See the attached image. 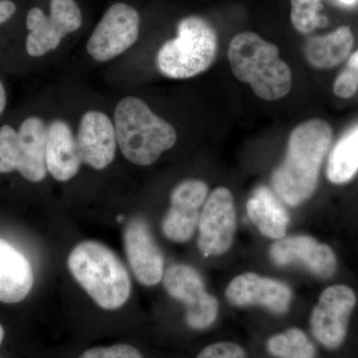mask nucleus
<instances>
[{
    "mask_svg": "<svg viewBox=\"0 0 358 358\" xmlns=\"http://www.w3.org/2000/svg\"><path fill=\"white\" fill-rule=\"evenodd\" d=\"M247 213L250 220L266 237L282 239L288 228L289 215L266 186H259L247 202Z\"/></svg>",
    "mask_w": 358,
    "mask_h": 358,
    "instance_id": "obj_20",
    "label": "nucleus"
},
{
    "mask_svg": "<svg viewBox=\"0 0 358 358\" xmlns=\"http://www.w3.org/2000/svg\"><path fill=\"white\" fill-rule=\"evenodd\" d=\"M114 119L120 150L129 162L136 166L155 164L178 140L173 124L155 115L136 96H129L120 101Z\"/></svg>",
    "mask_w": 358,
    "mask_h": 358,
    "instance_id": "obj_3",
    "label": "nucleus"
},
{
    "mask_svg": "<svg viewBox=\"0 0 358 358\" xmlns=\"http://www.w3.org/2000/svg\"><path fill=\"white\" fill-rule=\"evenodd\" d=\"M82 162L96 171L112 164L117 152L114 122L99 110H90L82 117L76 136Z\"/></svg>",
    "mask_w": 358,
    "mask_h": 358,
    "instance_id": "obj_16",
    "label": "nucleus"
},
{
    "mask_svg": "<svg viewBox=\"0 0 358 358\" xmlns=\"http://www.w3.org/2000/svg\"><path fill=\"white\" fill-rule=\"evenodd\" d=\"M81 164L76 138L69 124L62 120L51 122L47 127V171L56 180L65 182L77 176Z\"/></svg>",
    "mask_w": 358,
    "mask_h": 358,
    "instance_id": "obj_17",
    "label": "nucleus"
},
{
    "mask_svg": "<svg viewBox=\"0 0 358 358\" xmlns=\"http://www.w3.org/2000/svg\"><path fill=\"white\" fill-rule=\"evenodd\" d=\"M138 11L126 3H115L103 14L87 43V51L96 62H107L131 48L140 33Z\"/></svg>",
    "mask_w": 358,
    "mask_h": 358,
    "instance_id": "obj_10",
    "label": "nucleus"
},
{
    "mask_svg": "<svg viewBox=\"0 0 358 358\" xmlns=\"http://www.w3.org/2000/svg\"><path fill=\"white\" fill-rule=\"evenodd\" d=\"M341 3L345 4V6H352L357 4L358 0H338Z\"/></svg>",
    "mask_w": 358,
    "mask_h": 358,
    "instance_id": "obj_30",
    "label": "nucleus"
},
{
    "mask_svg": "<svg viewBox=\"0 0 358 358\" xmlns=\"http://www.w3.org/2000/svg\"><path fill=\"white\" fill-rule=\"evenodd\" d=\"M353 45L355 36L350 27L339 26L333 32L308 38L303 45V55L313 67L331 69L350 55Z\"/></svg>",
    "mask_w": 358,
    "mask_h": 358,
    "instance_id": "obj_19",
    "label": "nucleus"
},
{
    "mask_svg": "<svg viewBox=\"0 0 358 358\" xmlns=\"http://www.w3.org/2000/svg\"><path fill=\"white\" fill-rule=\"evenodd\" d=\"M346 68H348V69L352 70V72L358 75V50L350 56Z\"/></svg>",
    "mask_w": 358,
    "mask_h": 358,
    "instance_id": "obj_28",
    "label": "nucleus"
},
{
    "mask_svg": "<svg viewBox=\"0 0 358 358\" xmlns=\"http://www.w3.org/2000/svg\"><path fill=\"white\" fill-rule=\"evenodd\" d=\"M227 55L234 76L249 84L259 98L278 101L291 92L293 75L289 65L280 57L279 48L257 33L235 35Z\"/></svg>",
    "mask_w": 358,
    "mask_h": 358,
    "instance_id": "obj_2",
    "label": "nucleus"
},
{
    "mask_svg": "<svg viewBox=\"0 0 358 358\" xmlns=\"http://www.w3.org/2000/svg\"><path fill=\"white\" fill-rule=\"evenodd\" d=\"M226 298L236 307L261 306L275 315H284L291 305V289L284 282L254 273L237 275L228 285Z\"/></svg>",
    "mask_w": 358,
    "mask_h": 358,
    "instance_id": "obj_15",
    "label": "nucleus"
},
{
    "mask_svg": "<svg viewBox=\"0 0 358 358\" xmlns=\"http://www.w3.org/2000/svg\"><path fill=\"white\" fill-rule=\"evenodd\" d=\"M78 358H143L134 346L121 343L108 348H93L82 353Z\"/></svg>",
    "mask_w": 358,
    "mask_h": 358,
    "instance_id": "obj_24",
    "label": "nucleus"
},
{
    "mask_svg": "<svg viewBox=\"0 0 358 358\" xmlns=\"http://www.w3.org/2000/svg\"><path fill=\"white\" fill-rule=\"evenodd\" d=\"M4 338V329L3 327H1V324H0V345H1L2 341H3Z\"/></svg>",
    "mask_w": 358,
    "mask_h": 358,
    "instance_id": "obj_31",
    "label": "nucleus"
},
{
    "mask_svg": "<svg viewBox=\"0 0 358 358\" xmlns=\"http://www.w3.org/2000/svg\"><path fill=\"white\" fill-rule=\"evenodd\" d=\"M320 0H291V21L301 34L313 32L322 23Z\"/></svg>",
    "mask_w": 358,
    "mask_h": 358,
    "instance_id": "obj_23",
    "label": "nucleus"
},
{
    "mask_svg": "<svg viewBox=\"0 0 358 358\" xmlns=\"http://www.w3.org/2000/svg\"><path fill=\"white\" fill-rule=\"evenodd\" d=\"M83 22L82 13L75 0H51L50 15L34 7L27 14L29 30L26 50L32 57H40L55 50L66 35L77 31Z\"/></svg>",
    "mask_w": 358,
    "mask_h": 358,
    "instance_id": "obj_7",
    "label": "nucleus"
},
{
    "mask_svg": "<svg viewBox=\"0 0 358 358\" xmlns=\"http://www.w3.org/2000/svg\"><path fill=\"white\" fill-rule=\"evenodd\" d=\"M267 352L274 358H315V346L299 327H291L268 339Z\"/></svg>",
    "mask_w": 358,
    "mask_h": 358,
    "instance_id": "obj_22",
    "label": "nucleus"
},
{
    "mask_svg": "<svg viewBox=\"0 0 358 358\" xmlns=\"http://www.w3.org/2000/svg\"><path fill=\"white\" fill-rule=\"evenodd\" d=\"M73 277L99 307L117 310L129 300L131 282L119 257L96 241L78 244L68 257Z\"/></svg>",
    "mask_w": 358,
    "mask_h": 358,
    "instance_id": "obj_4",
    "label": "nucleus"
},
{
    "mask_svg": "<svg viewBox=\"0 0 358 358\" xmlns=\"http://www.w3.org/2000/svg\"><path fill=\"white\" fill-rule=\"evenodd\" d=\"M333 136L331 124L320 119L308 120L293 129L286 157L272 176L273 187L285 203L298 206L315 193Z\"/></svg>",
    "mask_w": 358,
    "mask_h": 358,
    "instance_id": "obj_1",
    "label": "nucleus"
},
{
    "mask_svg": "<svg viewBox=\"0 0 358 358\" xmlns=\"http://www.w3.org/2000/svg\"><path fill=\"white\" fill-rule=\"evenodd\" d=\"M358 91V75L348 68L339 73L334 84V93L338 98H352Z\"/></svg>",
    "mask_w": 358,
    "mask_h": 358,
    "instance_id": "obj_26",
    "label": "nucleus"
},
{
    "mask_svg": "<svg viewBox=\"0 0 358 358\" xmlns=\"http://www.w3.org/2000/svg\"><path fill=\"white\" fill-rule=\"evenodd\" d=\"M196 358H248L243 348L232 341H218L204 348Z\"/></svg>",
    "mask_w": 358,
    "mask_h": 358,
    "instance_id": "obj_25",
    "label": "nucleus"
},
{
    "mask_svg": "<svg viewBox=\"0 0 358 358\" xmlns=\"http://www.w3.org/2000/svg\"><path fill=\"white\" fill-rule=\"evenodd\" d=\"M207 194L208 186L199 179H186L174 187L171 207L162 221V232L167 239L176 243H185L192 239Z\"/></svg>",
    "mask_w": 358,
    "mask_h": 358,
    "instance_id": "obj_12",
    "label": "nucleus"
},
{
    "mask_svg": "<svg viewBox=\"0 0 358 358\" xmlns=\"http://www.w3.org/2000/svg\"><path fill=\"white\" fill-rule=\"evenodd\" d=\"M234 199L226 187H217L206 199L200 214L199 247L204 256L222 255L230 249L236 232Z\"/></svg>",
    "mask_w": 358,
    "mask_h": 358,
    "instance_id": "obj_11",
    "label": "nucleus"
},
{
    "mask_svg": "<svg viewBox=\"0 0 358 358\" xmlns=\"http://www.w3.org/2000/svg\"><path fill=\"white\" fill-rule=\"evenodd\" d=\"M357 301V294L345 285L331 286L322 292L310 320L313 336L320 345L336 350L343 345Z\"/></svg>",
    "mask_w": 358,
    "mask_h": 358,
    "instance_id": "obj_9",
    "label": "nucleus"
},
{
    "mask_svg": "<svg viewBox=\"0 0 358 358\" xmlns=\"http://www.w3.org/2000/svg\"><path fill=\"white\" fill-rule=\"evenodd\" d=\"M47 127L43 120L30 117L20 131L10 126L0 128V173L20 171L32 182L43 180L46 166Z\"/></svg>",
    "mask_w": 358,
    "mask_h": 358,
    "instance_id": "obj_6",
    "label": "nucleus"
},
{
    "mask_svg": "<svg viewBox=\"0 0 358 358\" xmlns=\"http://www.w3.org/2000/svg\"><path fill=\"white\" fill-rule=\"evenodd\" d=\"M270 255L277 265H301L320 279L333 277L338 266L336 254L329 245L306 235L278 240L271 247Z\"/></svg>",
    "mask_w": 358,
    "mask_h": 358,
    "instance_id": "obj_14",
    "label": "nucleus"
},
{
    "mask_svg": "<svg viewBox=\"0 0 358 358\" xmlns=\"http://www.w3.org/2000/svg\"><path fill=\"white\" fill-rule=\"evenodd\" d=\"M358 173V124L348 129L336 141L327 166V179L334 185H345Z\"/></svg>",
    "mask_w": 358,
    "mask_h": 358,
    "instance_id": "obj_21",
    "label": "nucleus"
},
{
    "mask_svg": "<svg viewBox=\"0 0 358 358\" xmlns=\"http://www.w3.org/2000/svg\"><path fill=\"white\" fill-rule=\"evenodd\" d=\"M16 6L10 0H0V24L6 22L15 13Z\"/></svg>",
    "mask_w": 358,
    "mask_h": 358,
    "instance_id": "obj_27",
    "label": "nucleus"
},
{
    "mask_svg": "<svg viewBox=\"0 0 358 358\" xmlns=\"http://www.w3.org/2000/svg\"><path fill=\"white\" fill-rule=\"evenodd\" d=\"M217 50V33L213 26L200 16H188L178 23V37L159 49L157 68L171 79H189L211 67Z\"/></svg>",
    "mask_w": 358,
    "mask_h": 358,
    "instance_id": "obj_5",
    "label": "nucleus"
},
{
    "mask_svg": "<svg viewBox=\"0 0 358 358\" xmlns=\"http://www.w3.org/2000/svg\"><path fill=\"white\" fill-rule=\"evenodd\" d=\"M33 284L34 275L29 261L0 238V301L20 303L31 292Z\"/></svg>",
    "mask_w": 358,
    "mask_h": 358,
    "instance_id": "obj_18",
    "label": "nucleus"
},
{
    "mask_svg": "<svg viewBox=\"0 0 358 358\" xmlns=\"http://www.w3.org/2000/svg\"><path fill=\"white\" fill-rule=\"evenodd\" d=\"M6 106V94L3 85L0 82V115L3 113Z\"/></svg>",
    "mask_w": 358,
    "mask_h": 358,
    "instance_id": "obj_29",
    "label": "nucleus"
},
{
    "mask_svg": "<svg viewBox=\"0 0 358 358\" xmlns=\"http://www.w3.org/2000/svg\"><path fill=\"white\" fill-rule=\"evenodd\" d=\"M164 285L169 296L182 301L186 308L185 322L194 331H204L218 317L217 299L207 293L203 279L187 265H173L164 275Z\"/></svg>",
    "mask_w": 358,
    "mask_h": 358,
    "instance_id": "obj_8",
    "label": "nucleus"
},
{
    "mask_svg": "<svg viewBox=\"0 0 358 358\" xmlns=\"http://www.w3.org/2000/svg\"><path fill=\"white\" fill-rule=\"evenodd\" d=\"M124 252L134 277L143 286L159 284L164 275V260L147 221L133 218L124 231Z\"/></svg>",
    "mask_w": 358,
    "mask_h": 358,
    "instance_id": "obj_13",
    "label": "nucleus"
}]
</instances>
